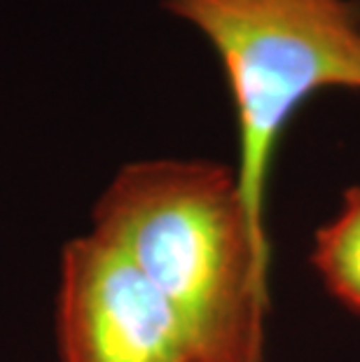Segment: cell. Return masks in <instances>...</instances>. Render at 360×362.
<instances>
[{
	"mask_svg": "<svg viewBox=\"0 0 360 362\" xmlns=\"http://www.w3.org/2000/svg\"><path fill=\"white\" fill-rule=\"evenodd\" d=\"M311 264L337 302L360 315V185L344 192L337 215L316 232Z\"/></svg>",
	"mask_w": 360,
	"mask_h": 362,
	"instance_id": "cell-4",
	"label": "cell"
},
{
	"mask_svg": "<svg viewBox=\"0 0 360 362\" xmlns=\"http://www.w3.org/2000/svg\"><path fill=\"white\" fill-rule=\"evenodd\" d=\"M91 222V234L171 302L199 362H265L272 245L234 166L132 161L98 197Z\"/></svg>",
	"mask_w": 360,
	"mask_h": 362,
	"instance_id": "cell-1",
	"label": "cell"
},
{
	"mask_svg": "<svg viewBox=\"0 0 360 362\" xmlns=\"http://www.w3.org/2000/svg\"><path fill=\"white\" fill-rule=\"evenodd\" d=\"M54 329L59 362H199L171 302L91 232L61 252Z\"/></svg>",
	"mask_w": 360,
	"mask_h": 362,
	"instance_id": "cell-3",
	"label": "cell"
},
{
	"mask_svg": "<svg viewBox=\"0 0 360 362\" xmlns=\"http://www.w3.org/2000/svg\"><path fill=\"white\" fill-rule=\"evenodd\" d=\"M216 49L239 127L236 175L267 234L281 134L320 89L360 91V0H162ZM269 236V234H267Z\"/></svg>",
	"mask_w": 360,
	"mask_h": 362,
	"instance_id": "cell-2",
	"label": "cell"
}]
</instances>
